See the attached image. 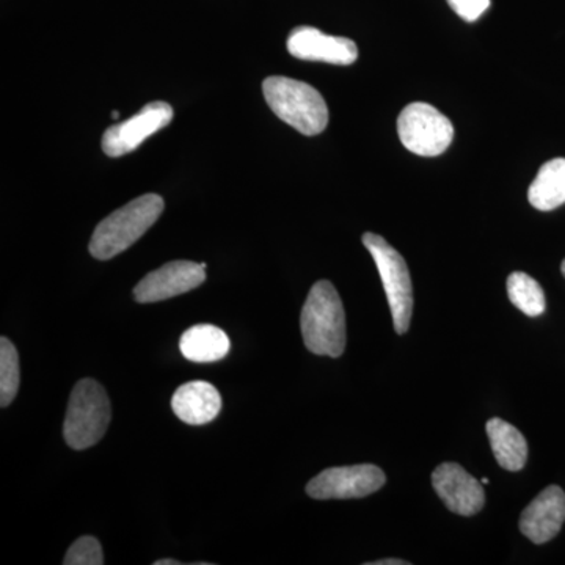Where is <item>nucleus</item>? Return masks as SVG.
Segmentation results:
<instances>
[{
  "label": "nucleus",
  "instance_id": "obj_1",
  "mask_svg": "<svg viewBox=\"0 0 565 565\" xmlns=\"http://www.w3.org/2000/svg\"><path fill=\"white\" fill-rule=\"evenodd\" d=\"M305 345L315 355L332 359L343 355L345 349V313L340 294L332 282H315L300 316Z\"/></svg>",
  "mask_w": 565,
  "mask_h": 565
},
{
  "label": "nucleus",
  "instance_id": "obj_2",
  "mask_svg": "<svg viewBox=\"0 0 565 565\" xmlns=\"http://www.w3.org/2000/svg\"><path fill=\"white\" fill-rule=\"evenodd\" d=\"M163 206L166 204L162 196L147 193L125 204L120 210L111 212L93 233L90 241L93 258L107 262L128 250L159 221Z\"/></svg>",
  "mask_w": 565,
  "mask_h": 565
},
{
  "label": "nucleus",
  "instance_id": "obj_3",
  "mask_svg": "<svg viewBox=\"0 0 565 565\" xmlns=\"http://www.w3.org/2000/svg\"><path fill=\"white\" fill-rule=\"evenodd\" d=\"M263 93L274 114L303 136H318L329 125L327 104L310 84L273 76L264 79Z\"/></svg>",
  "mask_w": 565,
  "mask_h": 565
},
{
  "label": "nucleus",
  "instance_id": "obj_4",
  "mask_svg": "<svg viewBox=\"0 0 565 565\" xmlns=\"http://www.w3.org/2000/svg\"><path fill=\"white\" fill-rule=\"evenodd\" d=\"M111 418L106 390L93 379L77 382L70 396L63 435L70 448L82 451L98 444Z\"/></svg>",
  "mask_w": 565,
  "mask_h": 565
},
{
  "label": "nucleus",
  "instance_id": "obj_5",
  "mask_svg": "<svg viewBox=\"0 0 565 565\" xmlns=\"http://www.w3.org/2000/svg\"><path fill=\"white\" fill-rule=\"evenodd\" d=\"M363 245L373 256L382 282H384L394 330L396 333L404 334L411 327L412 313H414V288H412L407 264H405L403 255L394 250L392 245L379 234L364 233Z\"/></svg>",
  "mask_w": 565,
  "mask_h": 565
},
{
  "label": "nucleus",
  "instance_id": "obj_6",
  "mask_svg": "<svg viewBox=\"0 0 565 565\" xmlns=\"http://www.w3.org/2000/svg\"><path fill=\"white\" fill-rule=\"evenodd\" d=\"M397 134L414 154L434 158L448 150L455 137L452 122L427 103H412L397 118Z\"/></svg>",
  "mask_w": 565,
  "mask_h": 565
},
{
  "label": "nucleus",
  "instance_id": "obj_7",
  "mask_svg": "<svg viewBox=\"0 0 565 565\" xmlns=\"http://www.w3.org/2000/svg\"><path fill=\"white\" fill-rule=\"evenodd\" d=\"M386 476L382 468L363 463L352 467L327 468L307 486V493L313 500H353L370 497L385 486Z\"/></svg>",
  "mask_w": 565,
  "mask_h": 565
},
{
  "label": "nucleus",
  "instance_id": "obj_8",
  "mask_svg": "<svg viewBox=\"0 0 565 565\" xmlns=\"http://www.w3.org/2000/svg\"><path fill=\"white\" fill-rule=\"evenodd\" d=\"M173 120L170 104L154 102L147 104L129 120L111 126L103 136V151L110 158H121L143 143L152 134L161 131Z\"/></svg>",
  "mask_w": 565,
  "mask_h": 565
},
{
  "label": "nucleus",
  "instance_id": "obj_9",
  "mask_svg": "<svg viewBox=\"0 0 565 565\" xmlns=\"http://www.w3.org/2000/svg\"><path fill=\"white\" fill-rule=\"evenodd\" d=\"M206 280V264L172 262L152 270L134 289L139 303H156L173 299L202 286Z\"/></svg>",
  "mask_w": 565,
  "mask_h": 565
},
{
  "label": "nucleus",
  "instance_id": "obj_10",
  "mask_svg": "<svg viewBox=\"0 0 565 565\" xmlns=\"http://www.w3.org/2000/svg\"><path fill=\"white\" fill-rule=\"evenodd\" d=\"M433 486L446 508L457 515H476L484 508L482 482L467 473L459 463L446 462L435 468Z\"/></svg>",
  "mask_w": 565,
  "mask_h": 565
},
{
  "label": "nucleus",
  "instance_id": "obj_11",
  "mask_svg": "<svg viewBox=\"0 0 565 565\" xmlns=\"http://www.w3.org/2000/svg\"><path fill=\"white\" fill-rule=\"evenodd\" d=\"M289 54L307 62H323L330 65H352L359 58V47L344 36L326 35L315 28H296L288 36Z\"/></svg>",
  "mask_w": 565,
  "mask_h": 565
},
{
  "label": "nucleus",
  "instance_id": "obj_12",
  "mask_svg": "<svg viewBox=\"0 0 565 565\" xmlns=\"http://www.w3.org/2000/svg\"><path fill=\"white\" fill-rule=\"evenodd\" d=\"M565 522V493L561 487H546L520 516V531L534 544L542 545L559 534Z\"/></svg>",
  "mask_w": 565,
  "mask_h": 565
},
{
  "label": "nucleus",
  "instance_id": "obj_13",
  "mask_svg": "<svg viewBox=\"0 0 565 565\" xmlns=\"http://www.w3.org/2000/svg\"><path fill=\"white\" fill-rule=\"evenodd\" d=\"M172 408L181 422L202 426L214 422L221 414L222 396L218 390L207 382H188L173 394Z\"/></svg>",
  "mask_w": 565,
  "mask_h": 565
},
{
  "label": "nucleus",
  "instance_id": "obj_14",
  "mask_svg": "<svg viewBox=\"0 0 565 565\" xmlns=\"http://www.w3.org/2000/svg\"><path fill=\"white\" fill-rule=\"evenodd\" d=\"M230 348L232 343L228 334L210 323L191 327L182 333L180 340L182 355L195 363L218 362L228 355Z\"/></svg>",
  "mask_w": 565,
  "mask_h": 565
},
{
  "label": "nucleus",
  "instance_id": "obj_15",
  "mask_svg": "<svg viewBox=\"0 0 565 565\" xmlns=\"http://www.w3.org/2000/svg\"><path fill=\"white\" fill-rule=\"evenodd\" d=\"M494 459L508 471H520L526 465L527 444L515 426L501 418H492L486 426Z\"/></svg>",
  "mask_w": 565,
  "mask_h": 565
},
{
  "label": "nucleus",
  "instance_id": "obj_16",
  "mask_svg": "<svg viewBox=\"0 0 565 565\" xmlns=\"http://www.w3.org/2000/svg\"><path fill=\"white\" fill-rule=\"evenodd\" d=\"M527 200L539 211H553L565 204V159H553L541 167Z\"/></svg>",
  "mask_w": 565,
  "mask_h": 565
},
{
  "label": "nucleus",
  "instance_id": "obj_17",
  "mask_svg": "<svg viewBox=\"0 0 565 565\" xmlns=\"http://www.w3.org/2000/svg\"><path fill=\"white\" fill-rule=\"evenodd\" d=\"M508 294L511 302L530 318L544 315L546 302L542 286L525 273H514L508 278Z\"/></svg>",
  "mask_w": 565,
  "mask_h": 565
},
{
  "label": "nucleus",
  "instance_id": "obj_18",
  "mask_svg": "<svg viewBox=\"0 0 565 565\" xmlns=\"http://www.w3.org/2000/svg\"><path fill=\"white\" fill-rule=\"evenodd\" d=\"M20 355L9 338H0V405L9 407L20 390Z\"/></svg>",
  "mask_w": 565,
  "mask_h": 565
},
{
  "label": "nucleus",
  "instance_id": "obj_19",
  "mask_svg": "<svg viewBox=\"0 0 565 565\" xmlns=\"http://www.w3.org/2000/svg\"><path fill=\"white\" fill-rule=\"evenodd\" d=\"M65 565H103V546L93 535H82L66 553Z\"/></svg>",
  "mask_w": 565,
  "mask_h": 565
},
{
  "label": "nucleus",
  "instance_id": "obj_20",
  "mask_svg": "<svg viewBox=\"0 0 565 565\" xmlns=\"http://www.w3.org/2000/svg\"><path fill=\"white\" fill-rule=\"evenodd\" d=\"M448 3L462 20L468 22L479 20L490 7V0H448Z\"/></svg>",
  "mask_w": 565,
  "mask_h": 565
},
{
  "label": "nucleus",
  "instance_id": "obj_21",
  "mask_svg": "<svg viewBox=\"0 0 565 565\" xmlns=\"http://www.w3.org/2000/svg\"><path fill=\"white\" fill-rule=\"evenodd\" d=\"M366 565H408V563L401 559H382L375 561V563H366Z\"/></svg>",
  "mask_w": 565,
  "mask_h": 565
},
{
  "label": "nucleus",
  "instance_id": "obj_22",
  "mask_svg": "<svg viewBox=\"0 0 565 565\" xmlns=\"http://www.w3.org/2000/svg\"><path fill=\"white\" fill-rule=\"evenodd\" d=\"M154 565H181V563H178V561L173 559H161L156 561Z\"/></svg>",
  "mask_w": 565,
  "mask_h": 565
},
{
  "label": "nucleus",
  "instance_id": "obj_23",
  "mask_svg": "<svg viewBox=\"0 0 565 565\" xmlns=\"http://www.w3.org/2000/svg\"><path fill=\"white\" fill-rule=\"evenodd\" d=\"M561 273H563V275L565 277V259H564L563 264H561Z\"/></svg>",
  "mask_w": 565,
  "mask_h": 565
},
{
  "label": "nucleus",
  "instance_id": "obj_24",
  "mask_svg": "<svg viewBox=\"0 0 565 565\" xmlns=\"http://www.w3.org/2000/svg\"><path fill=\"white\" fill-rule=\"evenodd\" d=\"M481 482H482V484H489V479L484 478V479H482Z\"/></svg>",
  "mask_w": 565,
  "mask_h": 565
}]
</instances>
